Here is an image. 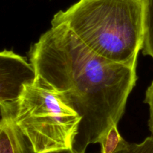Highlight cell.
Here are the masks:
<instances>
[{
  "mask_svg": "<svg viewBox=\"0 0 153 153\" xmlns=\"http://www.w3.org/2000/svg\"><path fill=\"white\" fill-rule=\"evenodd\" d=\"M117 153H153V135L140 143H129Z\"/></svg>",
  "mask_w": 153,
  "mask_h": 153,
  "instance_id": "obj_9",
  "label": "cell"
},
{
  "mask_svg": "<svg viewBox=\"0 0 153 153\" xmlns=\"http://www.w3.org/2000/svg\"><path fill=\"white\" fill-rule=\"evenodd\" d=\"M0 119H1V117H0Z\"/></svg>",
  "mask_w": 153,
  "mask_h": 153,
  "instance_id": "obj_11",
  "label": "cell"
},
{
  "mask_svg": "<svg viewBox=\"0 0 153 153\" xmlns=\"http://www.w3.org/2000/svg\"><path fill=\"white\" fill-rule=\"evenodd\" d=\"M34 68L13 51H0V107L19 99L25 85L35 80Z\"/></svg>",
  "mask_w": 153,
  "mask_h": 153,
  "instance_id": "obj_4",
  "label": "cell"
},
{
  "mask_svg": "<svg viewBox=\"0 0 153 153\" xmlns=\"http://www.w3.org/2000/svg\"><path fill=\"white\" fill-rule=\"evenodd\" d=\"M144 102L148 105L149 112V121H148V126H149V130L153 135V81L147 88V90L145 94Z\"/></svg>",
  "mask_w": 153,
  "mask_h": 153,
  "instance_id": "obj_10",
  "label": "cell"
},
{
  "mask_svg": "<svg viewBox=\"0 0 153 153\" xmlns=\"http://www.w3.org/2000/svg\"><path fill=\"white\" fill-rule=\"evenodd\" d=\"M143 40L142 52L153 59V0H143Z\"/></svg>",
  "mask_w": 153,
  "mask_h": 153,
  "instance_id": "obj_5",
  "label": "cell"
},
{
  "mask_svg": "<svg viewBox=\"0 0 153 153\" xmlns=\"http://www.w3.org/2000/svg\"><path fill=\"white\" fill-rule=\"evenodd\" d=\"M11 118L37 153L73 148L81 117L43 79L25 85L16 102L0 107Z\"/></svg>",
  "mask_w": 153,
  "mask_h": 153,
  "instance_id": "obj_3",
  "label": "cell"
},
{
  "mask_svg": "<svg viewBox=\"0 0 153 153\" xmlns=\"http://www.w3.org/2000/svg\"><path fill=\"white\" fill-rule=\"evenodd\" d=\"M12 120V119H11ZM13 128H14L15 140H16V153H37L33 149L31 143L27 138L26 136L22 132L17 126L13 122ZM43 153H79L75 150L73 148L70 149H61V150L51 151V152Z\"/></svg>",
  "mask_w": 153,
  "mask_h": 153,
  "instance_id": "obj_8",
  "label": "cell"
},
{
  "mask_svg": "<svg viewBox=\"0 0 153 153\" xmlns=\"http://www.w3.org/2000/svg\"><path fill=\"white\" fill-rule=\"evenodd\" d=\"M0 117V153H16L13 120L7 115Z\"/></svg>",
  "mask_w": 153,
  "mask_h": 153,
  "instance_id": "obj_6",
  "label": "cell"
},
{
  "mask_svg": "<svg viewBox=\"0 0 153 153\" xmlns=\"http://www.w3.org/2000/svg\"><path fill=\"white\" fill-rule=\"evenodd\" d=\"M99 143L101 145V153H117L125 148L128 143L120 134L117 124H114L102 137Z\"/></svg>",
  "mask_w": 153,
  "mask_h": 153,
  "instance_id": "obj_7",
  "label": "cell"
},
{
  "mask_svg": "<svg viewBox=\"0 0 153 153\" xmlns=\"http://www.w3.org/2000/svg\"><path fill=\"white\" fill-rule=\"evenodd\" d=\"M29 60L36 76L81 117L75 150L85 153L118 125L137 82L136 67L97 55L64 24H52L31 46Z\"/></svg>",
  "mask_w": 153,
  "mask_h": 153,
  "instance_id": "obj_1",
  "label": "cell"
},
{
  "mask_svg": "<svg viewBox=\"0 0 153 153\" xmlns=\"http://www.w3.org/2000/svg\"><path fill=\"white\" fill-rule=\"evenodd\" d=\"M97 55L137 67L143 40V0H79L54 15Z\"/></svg>",
  "mask_w": 153,
  "mask_h": 153,
  "instance_id": "obj_2",
  "label": "cell"
}]
</instances>
